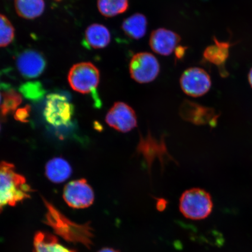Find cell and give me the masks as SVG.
<instances>
[{"mask_svg":"<svg viewBox=\"0 0 252 252\" xmlns=\"http://www.w3.org/2000/svg\"><path fill=\"white\" fill-rule=\"evenodd\" d=\"M14 4L17 14L27 20L40 17L45 7L44 0H15Z\"/></svg>","mask_w":252,"mask_h":252,"instance_id":"cell-18","label":"cell"},{"mask_svg":"<svg viewBox=\"0 0 252 252\" xmlns=\"http://www.w3.org/2000/svg\"><path fill=\"white\" fill-rule=\"evenodd\" d=\"M21 91L25 96L30 99H36L37 97L38 98L43 93L42 89L37 83L27 84L22 87Z\"/></svg>","mask_w":252,"mask_h":252,"instance_id":"cell-22","label":"cell"},{"mask_svg":"<svg viewBox=\"0 0 252 252\" xmlns=\"http://www.w3.org/2000/svg\"><path fill=\"white\" fill-rule=\"evenodd\" d=\"M0 130H1V126H0Z\"/></svg>","mask_w":252,"mask_h":252,"instance_id":"cell-28","label":"cell"},{"mask_svg":"<svg viewBox=\"0 0 252 252\" xmlns=\"http://www.w3.org/2000/svg\"><path fill=\"white\" fill-rule=\"evenodd\" d=\"M214 43L208 46L203 53L205 61L217 66L220 73L223 77L227 76L225 65L229 55V49L232 46L229 42H220L216 37L213 38Z\"/></svg>","mask_w":252,"mask_h":252,"instance_id":"cell-13","label":"cell"},{"mask_svg":"<svg viewBox=\"0 0 252 252\" xmlns=\"http://www.w3.org/2000/svg\"><path fill=\"white\" fill-rule=\"evenodd\" d=\"M72 168L67 160L61 157L50 159L45 167L46 177L55 184L67 181L72 174Z\"/></svg>","mask_w":252,"mask_h":252,"instance_id":"cell-14","label":"cell"},{"mask_svg":"<svg viewBox=\"0 0 252 252\" xmlns=\"http://www.w3.org/2000/svg\"><path fill=\"white\" fill-rule=\"evenodd\" d=\"M16 64L19 72L25 78L38 77L46 68V62L42 53L27 50L18 56Z\"/></svg>","mask_w":252,"mask_h":252,"instance_id":"cell-11","label":"cell"},{"mask_svg":"<svg viewBox=\"0 0 252 252\" xmlns=\"http://www.w3.org/2000/svg\"><path fill=\"white\" fill-rule=\"evenodd\" d=\"M148 22L143 14H134L123 22L122 29L126 36L137 40L142 38L147 32Z\"/></svg>","mask_w":252,"mask_h":252,"instance_id":"cell-17","label":"cell"},{"mask_svg":"<svg viewBox=\"0 0 252 252\" xmlns=\"http://www.w3.org/2000/svg\"><path fill=\"white\" fill-rule=\"evenodd\" d=\"M74 113V106L63 94L53 93L47 96L43 115L50 125L57 127L70 125Z\"/></svg>","mask_w":252,"mask_h":252,"instance_id":"cell-5","label":"cell"},{"mask_svg":"<svg viewBox=\"0 0 252 252\" xmlns=\"http://www.w3.org/2000/svg\"><path fill=\"white\" fill-rule=\"evenodd\" d=\"M111 35L108 28L99 24L91 25L85 33V42L93 49H103L108 46Z\"/></svg>","mask_w":252,"mask_h":252,"instance_id":"cell-15","label":"cell"},{"mask_svg":"<svg viewBox=\"0 0 252 252\" xmlns=\"http://www.w3.org/2000/svg\"><path fill=\"white\" fill-rule=\"evenodd\" d=\"M248 79L249 82H250L251 86L252 88V68L251 69L250 73H249Z\"/></svg>","mask_w":252,"mask_h":252,"instance_id":"cell-26","label":"cell"},{"mask_svg":"<svg viewBox=\"0 0 252 252\" xmlns=\"http://www.w3.org/2000/svg\"><path fill=\"white\" fill-rule=\"evenodd\" d=\"M158 61L153 54L141 52L131 58L129 71L133 80L140 84H146L155 80L159 73Z\"/></svg>","mask_w":252,"mask_h":252,"instance_id":"cell-6","label":"cell"},{"mask_svg":"<svg viewBox=\"0 0 252 252\" xmlns=\"http://www.w3.org/2000/svg\"><path fill=\"white\" fill-rule=\"evenodd\" d=\"M187 47L185 46H178L175 50V55L176 59L177 60H181L184 58L187 52Z\"/></svg>","mask_w":252,"mask_h":252,"instance_id":"cell-24","label":"cell"},{"mask_svg":"<svg viewBox=\"0 0 252 252\" xmlns=\"http://www.w3.org/2000/svg\"><path fill=\"white\" fill-rule=\"evenodd\" d=\"M33 252H75L60 243L54 235L39 232L34 238Z\"/></svg>","mask_w":252,"mask_h":252,"instance_id":"cell-16","label":"cell"},{"mask_svg":"<svg viewBox=\"0 0 252 252\" xmlns=\"http://www.w3.org/2000/svg\"><path fill=\"white\" fill-rule=\"evenodd\" d=\"M105 121L110 127L122 133H127L137 126V116L134 109L122 102L114 103L107 113Z\"/></svg>","mask_w":252,"mask_h":252,"instance_id":"cell-9","label":"cell"},{"mask_svg":"<svg viewBox=\"0 0 252 252\" xmlns=\"http://www.w3.org/2000/svg\"><path fill=\"white\" fill-rule=\"evenodd\" d=\"M182 90L188 95L200 97L209 92L212 81L203 68L191 67L182 74L180 79Z\"/></svg>","mask_w":252,"mask_h":252,"instance_id":"cell-8","label":"cell"},{"mask_svg":"<svg viewBox=\"0 0 252 252\" xmlns=\"http://www.w3.org/2000/svg\"><path fill=\"white\" fill-rule=\"evenodd\" d=\"M181 40L178 34L165 28H159L151 34L150 45L157 54L169 56L175 51Z\"/></svg>","mask_w":252,"mask_h":252,"instance_id":"cell-12","label":"cell"},{"mask_svg":"<svg viewBox=\"0 0 252 252\" xmlns=\"http://www.w3.org/2000/svg\"><path fill=\"white\" fill-rule=\"evenodd\" d=\"M98 252H119L113 248H105L100 250Z\"/></svg>","mask_w":252,"mask_h":252,"instance_id":"cell-25","label":"cell"},{"mask_svg":"<svg viewBox=\"0 0 252 252\" xmlns=\"http://www.w3.org/2000/svg\"><path fill=\"white\" fill-rule=\"evenodd\" d=\"M46 209L45 222L56 234L72 243L81 244L90 247L93 244V229L88 223L78 224L72 221L52 203L43 198Z\"/></svg>","mask_w":252,"mask_h":252,"instance_id":"cell-1","label":"cell"},{"mask_svg":"<svg viewBox=\"0 0 252 252\" xmlns=\"http://www.w3.org/2000/svg\"><path fill=\"white\" fill-rule=\"evenodd\" d=\"M63 198L65 203L73 209H86L94 203V194L86 179H81L66 185L63 190Z\"/></svg>","mask_w":252,"mask_h":252,"instance_id":"cell-7","label":"cell"},{"mask_svg":"<svg viewBox=\"0 0 252 252\" xmlns=\"http://www.w3.org/2000/svg\"><path fill=\"white\" fill-rule=\"evenodd\" d=\"M2 94L0 92V106H1V104L2 102Z\"/></svg>","mask_w":252,"mask_h":252,"instance_id":"cell-27","label":"cell"},{"mask_svg":"<svg viewBox=\"0 0 252 252\" xmlns=\"http://www.w3.org/2000/svg\"><path fill=\"white\" fill-rule=\"evenodd\" d=\"M129 0H97V8L104 17L112 18L127 10Z\"/></svg>","mask_w":252,"mask_h":252,"instance_id":"cell-19","label":"cell"},{"mask_svg":"<svg viewBox=\"0 0 252 252\" xmlns=\"http://www.w3.org/2000/svg\"><path fill=\"white\" fill-rule=\"evenodd\" d=\"M33 191L27 179L16 171L12 163L0 162V213L7 206H15L31 197Z\"/></svg>","mask_w":252,"mask_h":252,"instance_id":"cell-2","label":"cell"},{"mask_svg":"<svg viewBox=\"0 0 252 252\" xmlns=\"http://www.w3.org/2000/svg\"><path fill=\"white\" fill-rule=\"evenodd\" d=\"M179 115L185 121L196 125L215 126L218 115L215 110L197 103L185 100L179 108Z\"/></svg>","mask_w":252,"mask_h":252,"instance_id":"cell-10","label":"cell"},{"mask_svg":"<svg viewBox=\"0 0 252 252\" xmlns=\"http://www.w3.org/2000/svg\"><path fill=\"white\" fill-rule=\"evenodd\" d=\"M14 36L13 25L5 16L0 14V47L9 45L13 41Z\"/></svg>","mask_w":252,"mask_h":252,"instance_id":"cell-21","label":"cell"},{"mask_svg":"<svg viewBox=\"0 0 252 252\" xmlns=\"http://www.w3.org/2000/svg\"><path fill=\"white\" fill-rule=\"evenodd\" d=\"M31 112V106L26 105L23 108H18L14 113V118L16 121L26 123L28 122Z\"/></svg>","mask_w":252,"mask_h":252,"instance_id":"cell-23","label":"cell"},{"mask_svg":"<svg viewBox=\"0 0 252 252\" xmlns=\"http://www.w3.org/2000/svg\"><path fill=\"white\" fill-rule=\"evenodd\" d=\"M212 197L206 190L200 188L189 189L182 194L179 201V209L186 218L193 220L207 218L212 212Z\"/></svg>","mask_w":252,"mask_h":252,"instance_id":"cell-3","label":"cell"},{"mask_svg":"<svg viewBox=\"0 0 252 252\" xmlns=\"http://www.w3.org/2000/svg\"><path fill=\"white\" fill-rule=\"evenodd\" d=\"M22 102L21 94L13 89L5 91L2 94V99L0 106V112L3 118H6L9 114L15 112Z\"/></svg>","mask_w":252,"mask_h":252,"instance_id":"cell-20","label":"cell"},{"mask_svg":"<svg viewBox=\"0 0 252 252\" xmlns=\"http://www.w3.org/2000/svg\"><path fill=\"white\" fill-rule=\"evenodd\" d=\"M68 81L72 89L77 93H93L99 84V70L93 63H79L71 68Z\"/></svg>","mask_w":252,"mask_h":252,"instance_id":"cell-4","label":"cell"}]
</instances>
